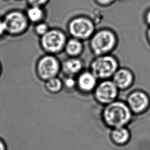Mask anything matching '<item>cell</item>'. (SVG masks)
<instances>
[{"instance_id":"4","label":"cell","mask_w":150,"mask_h":150,"mask_svg":"<svg viewBox=\"0 0 150 150\" xmlns=\"http://www.w3.org/2000/svg\"><path fill=\"white\" fill-rule=\"evenodd\" d=\"M118 68V60L110 54L96 56L90 65V71L101 80L112 78Z\"/></svg>"},{"instance_id":"18","label":"cell","mask_w":150,"mask_h":150,"mask_svg":"<svg viewBox=\"0 0 150 150\" xmlns=\"http://www.w3.org/2000/svg\"><path fill=\"white\" fill-rule=\"evenodd\" d=\"M63 88L68 90H73L77 88L76 78L73 76H66L62 80Z\"/></svg>"},{"instance_id":"12","label":"cell","mask_w":150,"mask_h":150,"mask_svg":"<svg viewBox=\"0 0 150 150\" xmlns=\"http://www.w3.org/2000/svg\"><path fill=\"white\" fill-rule=\"evenodd\" d=\"M84 63L78 57H69L61 63V70L66 76H73L79 74L83 70Z\"/></svg>"},{"instance_id":"3","label":"cell","mask_w":150,"mask_h":150,"mask_svg":"<svg viewBox=\"0 0 150 150\" xmlns=\"http://www.w3.org/2000/svg\"><path fill=\"white\" fill-rule=\"evenodd\" d=\"M2 17L6 25L8 36L16 38L24 35L30 24L25 11L18 8L8 10Z\"/></svg>"},{"instance_id":"1","label":"cell","mask_w":150,"mask_h":150,"mask_svg":"<svg viewBox=\"0 0 150 150\" xmlns=\"http://www.w3.org/2000/svg\"><path fill=\"white\" fill-rule=\"evenodd\" d=\"M132 114L126 102L116 100L105 105L102 111V119L107 126L115 128L128 125Z\"/></svg>"},{"instance_id":"26","label":"cell","mask_w":150,"mask_h":150,"mask_svg":"<svg viewBox=\"0 0 150 150\" xmlns=\"http://www.w3.org/2000/svg\"><path fill=\"white\" fill-rule=\"evenodd\" d=\"M14 1H22V0H14Z\"/></svg>"},{"instance_id":"13","label":"cell","mask_w":150,"mask_h":150,"mask_svg":"<svg viewBox=\"0 0 150 150\" xmlns=\"http://www.w3.org/2000/svg\"><path fill=\"white\" fill-rule=\"evenodd\" d=\"M131 138V133L125 127L112 128L110 133V139L115 145L117 146H124L127 145Z\"/></svg>"},{"instance_id":"21","label":"cell","mask_w":150,"mask_h":150,"mask_svg":"<svg viewBox=\"0 0 150 150\" xmlns=\"http://www.w3.org/2000/svg\"><path fill=\"white\" fill-rule=\"evenodd\" d=\"M94 1L97 4L103 6H109L115 1V0H94Z\"/></svg>"},{"instance_id":"15","label":"cell","mask_w":150,"mask_h":150,"mask_svg":"<svg viewBox=\"0 0 150 150\" xmlns=\"http://www.w3.org/2000/svg\"><path fill=\"white\" fill-rule=\"evenodd\" d=\"M25 12L30 23L36 24L40 22L44 21L45 12L43 7L28 5Z\"/></svg>"},{"instance_id":"19","label":"cell","mask_w":150,"mask_h":150,"mask_svg":"<svg viewBox=\"0 0 150 150\" xmlns=\"http://www.w3.org/2000/svg\"><path fill=\"white\" fill-rule=\"evenodd\" d=\"M6 36H8V35L6 25L2 16H0V40L4 39Z\"/></svg>"},{"instance_id":"2","label":"cell","mask_w":150,"mask_h":150,"mask_svg":"<svg viewBox=\"0 0 150 150\" xmlns=\"http://www.w3.org/2000/svg\"><path fill=\"white\" fill-rule=\"evenodd\" d=\"M117 36L109 29H101L95 31L90 39V47L96 56L110 54L117 45Z\"/></svg>"},{"instance_id":"16","label":"cell","mask_w":150,"mask_h":150,"mask_svg":"<svg viewBox=\"0 0 150 150\" xmlns=\"http://www.w3.org/2000/svg\"><path fill=\"white\" fill-rule=\"evenodd\" d=\"M45 87L50 93H58L63 88V81L57 76L51 78L45 81Z\"/></svg>"},{"instance_id":"25","label":"cell","mask_w":150,"mask_h":150,"mask_svg":"<svg viewBox=\"0 0 150 150\" xmlns=\"http://www.w3.org/2000/svg\"><path fill=\"white\" fill-rule=\"evenodd\" d=\"M2 72H3V66H2V64L0 60V77L1 76H2Z\"/></svg>"},{"instance_id":"24","label":"cell","mask_w":150,"mask_h":150,"mask_svg":"<svg viewBox=\"0 0 150 150\" xmlns=\"http://www.w3.org/2000/svg\"><path fill=\"white\" fill-rule=\"evenodd\" d=\"M146 38H147V40L149 42V43L150 44V27L149 28V29L147 30L146 32Z\"/></svg>"},{"instance_id":"14","label":"cell","mask_w":150,"mask_h":150,"mask_svg":"<svg viewBox=\"0 0 150 150\" xmlns=\"http://www.w3.org/2000/svg\"><path fill=\"white\" fill-rule=\"evenodd\" d=\"M83 49L82 41L72 37L67 40L64 48V52L69 57H79L82 53Z\"/></svg>"},{"instance_id":"23","label":"cell","mask_w":150,"mask_h":150,"mask_svg":"<svg viewBox=\"0 0 150 150\" xmlns=\"http://www.w3.org/2000/svg\"><path fill=\"white\" fill-rule=\"evenodd\" d=\"M145 19L146 23L150 27V9L148 10V11L145 13Z\"/></svg>"},{"instance_id":"11","label":"cell","mask_w":150,"mask_h":150,"mask_svg":"<svg viewBox=\"0 0 150 150\" xmlns=\"http://www.w3.org/2000/svg\"><path fill=\"white\" fill-rule=\"evenodd\" d=\"M98 79L90 71H82L76 77L77 88L82 93H89L94 91Z\"/></svg>"},{"instance_id":"7","label":"cell","mask_w":150,"mask_h":150,"mask_svg":"<svg viewBox=\"0 0 150 150\" xmlns=\"http://www.w3.org/2000/svg\"><path fill=\"white\" fill-rule=\"evenodd\" d=\"M35 70L38 77L45 82L57 76L61 71V63L54 54L46 53L38 60Z\"/></svg>"},{"instance_id":"17","label":"cell","mask_w":150,"mask_h":150,"mask_svg":"<svg viewBox=\"0 0 150 150\" xmlns=\"http://www.w3.org/2000/svg\"><path fill=\"white\" fill-rule=\"evenodd\" d=\"M49 29H50L48 24L44 21H42L36 24H34V32L36 35L39 37L44 35Z\"/></svg>"},{"instance_id":"22","label":"cell","mask_w":150,"mask_h":150,"mask_svg":"<svg viewBox=\"0 0 150 150\" xmlns=\"http://www.w3.org/2000/svg\"><path fill=\"white\" fill-rule=\"evenodd\" d=\"M0 150H8V146L4 139L0 137Z\"/></svg>"},{"instance_id":"9","label":"cell","mask_w":150,"mask_h":150,"mask_svg":"<svg viewBox=\"0 0 150 150\" xmlns=\"http://www.w3.org/2000/svg\"><path fill=\"white\" fill-rule=\"evenodd\" d=\"M126 103L132 114L139 115L148 110L150 106V97L145 91L137 90L129 93Z\"/></svg>"},{"instance_id":"20","label":"cell","mask_w":150,"mask_h":150,"mask_svg":"<svg viewBox=\"0 0 150 150\" xmlns=\"http://www.w3.org/2000/svg\"><path fill=\"white\" fill-rule=\"evenodd\" d=\"M49 0H26L28 5L38 6L44 7L49 2Z\"/></svg>"},{"instance_id":"5","label":"cell","mask_w":150,"mask_h":150,"mask_svg":"<svg viewBox=\"0 0 150 150\" xmlns=\"http://www.w3.org/2000/svg\"><path fill=\"white\" fill-rule=\"evenodd\" d=\"M67 40L63 31L59 29H52L40 37L39 43L46 53L55 54L64 50Z\"/></svg>"},{"instance_id":"6","label":"cell","mask_w":150,"mask_h":150,"mask_svg":"<svg viewBox=\"0 0 150 150\" xmlns=\"http://www.w3.org/2000/svg\"><path fill=\"white\" fill-rule=\"evenodd\" d=\"M67 29L72 38L81 41L90 39L96 31L94 22L85 16H77L71 19L68 23Z\"/></svg>"},{"instance_id":"10","label":"cell","mask_w":150,"mask_h":150,"mask_svg":"<svg viewBox=\"0 0 150 150\" xmlns=\"http://www.w3.org/2000/svg\"><path fill=\"white\" fill-rule=\"evenodd\" d=\"M112 80L119 90H125L129 88L133 84L134 75L129 69L119 67L112 77Z\"/></svg>"},{"instance_id":"8","label":"cell","mask_w":150,"mask_h":150,"mask_svg":"<svg viewBox=\"0 0 150 150\" xmlns=\"http://www.w3.org/2000/svg\"><path fill=\"white\" fill-rule=\"evenodd\" d=\"M93 93L96 101L105 105L117 100L119 89L112 80L107 79L98 83Z\"/></svg>"}]
</instances>
